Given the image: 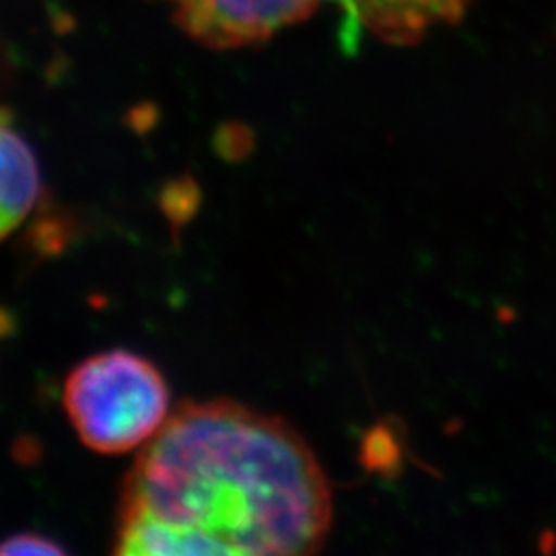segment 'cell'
Wrapping results in <instances>:
<instances>
[{
    "mask_svg": "<svg viewBox=\"0 0 556 556\" xmlns=\"http://www.w3.org/2000/svg\"><path fill=\"white\" fill-rule=\"evenodd\" d=\"M11 114L4 110L0 139L2 200H0V231L9 238L23 220L29 217L41 197V176L38 160L29 142L11 126Z\"/></svg>",
    "mask_w": 556,
    "mask_h": 556,
    "instance_id": "5",
    "label": "cell"
},
{
    "mask_svg": "<svg viewBox=\"0 0 556 556\" xmlns=\"http://www.w3.org/2000/svg\"><path fill=\"white\" fill-rule=\"evenodd\" d=\"M62 406L85 447L118 456L160 433L169 418V390L149 358L112 349L80 361L68 374Z\"/></svg>",
    "mask_w": 556,
    "mask_h": 556,
    "instance_id": "2",
    "label": "cell"
},
{
    "mask_svg": "<svg viewBox=\"0 0 556 556\" xmlns=\"http://www.w3.org/2000/svg\"><path fill=\"white\" fill-rule=\"evenodd\" d=\"M73 231H75V223L64 213H48L40 217L31 229L34 250L43 256L59 254L73 238Z\"/></svg>",
    "mask_w": 556,
    "mask_h": 556,
    "instance_id": "8",
    "label": "cell"
},
{
    "mask_svg": "<svg viewBox=\"0 0 556 556\" xmlns=\"http://www.w3.org/2000/svg\"><path fill=\"white\" fill-rule=\"evenodd\" d=\"M179 29L211 48L268 40L278 29L309 17L321 0H161Z\"/></svg>",
    "mask_w": 556,
    "mask_h": 556,
    "instance_id": "3",
    "label": "cell"
},
{
    "mask_svg": "<svg viewBox=\"0 0 556 556\" xmlns=\"http://www.w3.org/2000/svg\"><path fill=\"white\" fill-rule=\"evenodd\" d=\"M344 13V40L353 46L358 29L392 46H410L427 31L462 20L472 0H337Z\"/></svg>",
    "mask_w": 556,
    "mask_h": 556,
    "instance_id": "4",
    "label": "cell"
},
{
    "mask_svg": "<svg viewBox=\"0 0 556 556\" xmlns=\"http://www.w3.org/2000/svg\"><path fill=\"white\" fill-rule=\"evenodd\" d=\"M330 519L318 457L287 420L225 397L184 402L124 478L114 553L314 555Z\"/></svg>",
    "mask_w": 556,
    "mask_h": 556,
    "instance_id": "1",
    "label": "cell"
},
{
    "mask_svg": "<svg viewBox=\"0 0 556 556\" xmlns=\"http://www.w3.org/2000/svg\"><path fill=\"white\" fill-rule=\"evenodd\" d=\"M0 553L2 556H62L66 548L54 538L38 532H21L7 538Z\"/></svg>",
    "mask_w": 556,
    "mask_h": 556,
    "instance_id": "9",
    "label": "cell"
},
{
    "mask_svg": "<svg viewBox=\"0 0 556 556\" xmlns=\"http://www.w3.org/2000/svg\"><path fill=\"white\" fill-rule=\"evenodd\" d=\"M361 464L365 470L381 475V477H394L402 466V445L396 435V427L378 422L361 439Z\"/></svg>",
    "mask_w": 556,
    "mask_h": 556,
    "instance_id": "6",
    "label": "cell"
},
{
    "mask_svg": "<svg viewBox=\"0 0 556 556\" xmlns=\"http://www.w3.org/2000/svg\"><path fill=\"white\" fill-rule=\"evenodd\" d=\"M160 206L174 229L184 227L199 211V184L190 176L169 179L161 190Z\"/></svg>",
    "mask_w": 556,
    "mask_h": 556,
    "instance_id": "7",
    "label": "cell"
}]
</instances>
